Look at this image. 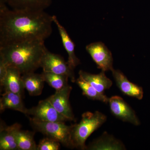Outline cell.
<instances>
[{"label":"cell","instance_id":"cell-14","mask_svg":"<svg viewBox=\"0 0 150 150\" xmlns=\"http://www.w3.org/2000/svg\"><path fill=\"white\" fill-rule=\"evenodd\" d=\"M54 23L57 26V28L62 38V43L68 55V62L71 67L74 69L80 64V61L77 57L75 53V44L71 39L64 27L60 23L56 16H52Z\"/></svg>","mask_w":150,"mask_h":150},{"label":"cell","instance_id":"cell-5","mask_svg":"<svg viewBox=\"0 0 150 150\" xmlns=\"http://www.w3.org/2000/svg\"><path fill=\"white\" fill-rule=\"evenodd\" d=\"M40 67L43 69V71L65 75L72 82H76L74 69L68 62H65L62 56L51 53L48 49L41 60Z\"/></svg>","mask_w":150,"mask_h":150},{"label":"cell","instance_id":"cell-13","mask_svg":"<svg viewBox=\"0 0 150 150\" xmlns=\"http://www.w3.org/2000/svg\"><path fill=\"white\" fill-rule=\"evenodd\" d=\"M86 150H123L126 148L123 142L105 131L98 139L86 146Z\"/></svg>","mask_w":150,"mask_h":150},{"label":"cell","instance_id":"cell-7","mask_svg":"<svg viewBox=\"0 0 150 150\" xmlns=\"http://www.w3.org/2000/svg\"><path fill=\"white\" fill-rule=\"evenodd\" d=\"M34 120L43 122H62L69 121L54 108L48 99L40 100L37 106L28 109L27 116Z\"/></svg>","mask_w":150,"mask_h":150},{"label":"cell","instance_id":"cell-11","mask_svg":"<svg viewBox=\"0 0 150 150\" xmlns=\"http://www.w3.org/2000/svg\"><path fill=\"white\" fill-rule=\"evenodd\" d=\"M0 126V150H19L16 142V134L21 129V125L16 123L8 126L1 121Z\"/></svg>","mask_w":150,"mask_h":150},{"label":"cell","instance_id":"cell-18","mask_svg":"<svg viewBox=\"0 0 150 150\" xmlns=\"http://www.w3.org/2000/svg\"><path fill=\"white\" fill-rule=\"evenodd\" d=\"M24 88L31 96H38L42 93L45 81L42 74H35L34 72L22 75Z\"/></svg>","mask_w":150,"mask_h":150},{"label":"cell","instance_id":"cell-12","mask_svg":"<svg viewBox=\"0 0 150 150\" xmlns=\"http://www.w3.org/2000/svg\"><path fill=\"white\" fill-rule=\"evenodd\" d=\"M1 86L5 91L11 92L23 96L25 88L22 74L14 67L8 66L6 75Z\"/></svg>","mask_w":150,"mask_h":150},{"label":"cell","instance_id":"cell-19","mask_svg":"<svg viewBox=\"0 0 150 150\" xmlns=\"http://www.w3.org/2000/svg\"><path fill=\"white\" fill-rule=\"evenodd\" d=\"M76 82L81 89L83 94L88 99L98 100L106 104L108 103L109 98L105 95L104 93H101L97 91L92 86L80 77L78 78Z\"/></svg>","mask_w":150,"mask_h":150},{"label":"cell","instance_id":"cell-3","mask_svg":"<svg viewBox=\"0 0 150 150\" xmlns=\"http://www.w3.org/2000/svg\"><path fill=\"white\" fill-rule=\"evenodd\" d=\"M106 120V115L99 111L84 112L80 122L73 125L72 139L75 148L86 150V142L88 138L103 125Z\"/></svg>","mask_w":150,"mask_h":150},{"label":"cell","instance_id":"cell-9","mask_svg":"<svg viewBox=\"0 0 150 150\" xmlns=\"http://www.w3.org/2000/svg\"><path fill=\"white\" fill-rule=\"evenodd\" d=\"M72 88L68 85L64 88L56 91L54 94L47 99L56 110L70 121H75L74 115L69 101L70 93Z\"/></svg>","mask_w":150,"mask_h":150},{"label":"cell","instance_id":"cell-20","mask_svg":"<svg viewBox=\"0 0 150 150\" xmlns=\"http://www.w3.org/2000/svg\"><path fill=\"white\" fill-rule=\"evenodd\" d=\"M35 132L20 129L16 134V142L19 150H37L34 139Z\"/></svg>","mask_w":150,"mask_h":150},{"label":"cell","instance_id":"cell-1","mask_svg":"<svg viewBox=\"0 0 150 150\" xmlns=\"http://www.w3.org/2000/svg\"><path fill=\"white\" fill-rule=\"evenodd\" d=\"M52 16L45 11L9 9L0 12V46L45 40L52 33Z\"/></svg>","mask_w":150,"mask_h":150},{"label":"cell","instance_id":"cell-6","mask_svg":"<svg viewBox=\"0 0 150 150\" xmlns=\"http://www.w3.org/2000/svg\"><path fill=\"white\" fill-rule=\"evenodd\" d=\"M110 112L118 119L135 126H139L141 122L134 109L121 97L114 96L109 98Z\"/></svg>","mask_w":150,"mask_h":150},{"label":"cell","instance_id":"cell-10","mask_svg":"<svg viewBox=\"0 0 150 150\" xmlns=\"http://www.w3.org/2000/svg\"><path fill=\"white\" fill-rule=\"evenodd\" d=\"M111 71L116 85L122 93L139 100L143 99L144 91L142 87L129 81L120 70L113 69Z\"/></svg>","mask_w":150,"mask_h":150},{"label":"cell","instance_id":"cell-23","mask_svg":"<svg viewBox=\"0 0 150 150\" xmlns=\"http://www.w3.org/2000/svg\"><path fill=\"white\" fill-rule=\"evenodd\" d=\"M8 66L0 60V83H2L5 78L7 71Z\"/></svg>","mask_w":150,"mask_h":150},{"label":"cell","instance_id":"cell-21","mask_svg":"<svg viewBox=\"0 0 150 150\" xmlns=\"http://www.w3.org/2000/svg\"><path fill=\"white\" fill-rule=\"evenodd\" d=\"M41 74L45 82L56 91L60 90L69 85V78L65 75L44 71Z\"/></svg>","mask_w":150,"mask_h":150},{"label":"cell","instance_id":"cell-16","mask_svg":"<svg viewBox=\"0 0 150 150\" xmlns=\"http://www.w3.org/2000/svg\"><path fill=\"white\" fill-rule=\"evenodd\" d=\"M53 0H6L12 9L30 11H44L52 4Z\"/></svg>","mask_w":150,"mask_h":150},{"label":"cell","instance_id":"cell-4","mask_svg":"<svg viewBox=\"0 0 150 150\" xmlns=\"http://www.w3.org/2000/svg\"><path fill=\"white\" fill-rule=\"evenodd\" d=\"M31 126L35 131L58 141L64 146L75 148L72 139L73 125L68 126L65 122H43L29 117Z\"/></svg>","mask_w":150,"mask_h":150},{"label":"cell","instance_id":"cell-22","mask_svg":"<svg viewBox=\"0 0 150 150\" xmlns=\"http://www.w3.org/2000/svg\"><path fill=\"white\" fill-rule=\"evenodd\" d=\"M60 142L47 137L41 140L37 145V150H58L60 149Z\"/></svg>","mask_w":150,"mask_h":150},{"label":"cell","instance_id":"cell-15","mask_svg":"<svg viewBox=\"0 0 150 150\" xmlns=\"http://www.w3.org/2000/svg\"><path fill=\"white\" fill-rule=\"evenodd\" d=\"M105 72L101 71L97 74H90L82 70L79 72V77L90 84L99 92L104 93L105 91L112 86L111 80L106 76Z\"/></svg>","mask_w":150,"mask_h":150},{"label":"cell","instance_id":"cell-8","mask_svg":"<svg viewBox=\"0 0 150 150\" xmlns=\"http://www.w3.org/2000/svg\"><path fill=\"white\" fill-rule=\"evenodd\" d=\"M86 49L98 69L105 72L113 69L112 54L104 43L94 42L88 45Z\"/></svg>","mask_w":150,"mask_h":150},{"label":"cell","instance_id":"cell-17","mask_svg":"<svg viewBox=\"0 0 150 150\" xmlns=\"http://www.w3.org/2000/svg\"><path fill=\"white\" fill-rule=\"evenodd\" d=\"M23 97L18 94L10 91H5L0 99L1 112L7 109L16 110L27 115L28 109L25 106Z\"/></svg>","mask_w":150,"mask_h":150},{"label":"cell","instance_id":"cell-2","mask_svg":"<svg viewBox=\"0 0 150 150\" xmlns=\"http://www.w3.org/2000/svg\"><path fill=\"white\" fill-rule=\"evenodd\" d=\"M47 50L42 40H30L0 46V60L16 68L22 75L34 72L40 67Z\"/></svg>","mask_w":150,"mask_h":150}]
</instances>
